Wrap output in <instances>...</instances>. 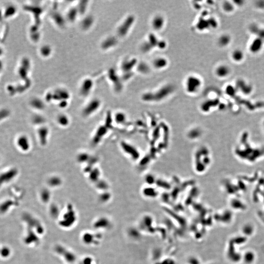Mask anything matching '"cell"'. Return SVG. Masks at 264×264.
<instances>
[{
    "instance_id": "27",
    "label": "cell",
    "mask_w": 264,
    "mask_h": 264,
    "mask_svg": "<svg viewBox=\"0 0 264 264\" xmlns=\"http://www.w3.org/2000/svg\"><path fill=\"white\" fill-rule=\"evenodd\" d=\"M255 6L258 9L264 10V1H258L255 2Z\"/></svg>"
},
{
    "instance_id": "20",
    "label": "cell",
    "mask_w": 264,
    "mask_h": 264,
    "mask_svg": "<svg viewBox=\"0 0 264 264\" xmlns=\"http://www.w3.org/2000/svg\"><path fill=\"white\" fill-rule=\"evenodd\" d=\"M78 9L76 8H73L70 9L67 14L68 20L71 22H74L76 19L77 14H78Z\"/></svg>"
},
{
    "instance_id": "23",
    "label": "cell",
    "mask_w": 264,
    "mask_h": 264,
    "mask_svg": "<svg viewBox=\"0 0 264 264\" xmlns=\"http://www.w3.org/2000/svg\"><path fill=\"white\" fill-rule=\"evenodd\" d=\"M49 184L53 186H57L60 185L62 183V180L59 178L55 177L52 178H50L49 179Z\"/></svg>"
},
{
    "instance_id": "25",
    "label": "cell",
    "mask_w": 264,
    "mask_h": 264,
    "mask_svg": "<svg viewBox=\"0 0 264 264\" xmlns=\"http://www.w3.org/2000/svg\"><path fill=\"white\" fill-rule=\"evenodd\" d=\"M90 173V179H91V180L95 182L99 179V176L100 175L99 170H94V171H92Z\"/></svg>"
},
{
    "instance_id": "3",
    "label": "cell",
    "mask_w": 264,
    "mask_h": 264,
    "mask_svg": "<svg viewBox=\"0 0 264 264\" xmlns=\"http://www.w3.org/2000/svg\"><path fill=\"white\" fill-rule=\"evenodd\" d=\"M134 20V16L133 15H130L126 18L117 28V32L118 36L120 37L125 36L133 26Z\"/></svg>"
},
{
    "instance_id": "10",
    "label": "cell",
    "mask_w": 264,
    "mask_h": 264,
    "mask_svg": "<svg viewBox=\"0 0 264 264\" xmlns=\"http://www.w3.org/2000/svg\"><path fill=\"white\" fill-rule=\"evenodd\" d=\"M250 31L255 37H259L264 40V27L260 26L256 24H251L250 27Z\"/></svg>"
},
{
    "instance_id": "11",
    "label": "cell",
    "mask_w": 264,
    "mask_h": 264,
    "mask_svg": "<svg viewBox=\"0 0 264 264\" xmlns=\"http://www.w3.org/2000/svg\"><path fill=\"white\" fill-rule=\"evenodd\" d=\"M231 57L233 61L236 63L242 62L245 59V54L241 49H234L231 55Z\"/></svg>"
},
{
    "instance_id": "14",
    "label": "cell",
    "mask_w": 264,
    "mask_h": 264,
    "mask_svg": "<svg viewBox=\"0 0 264 264\" xmlns=\"http://www.w3.org/2000/svg\"><path fill=\"white\" fill-rule=\"evenodd\" d=\"M117 41L114 37H109L104 41L101 47L104 49H108L112 48L117 44Z\"/></svg>"
},
{
    "instance_id": "15",
    "label": "cell",
    "mask_w": 264,
    "mask_h": 264,
    "mask_svg": "<svg viewBox=\"0 0 264 264\" xmlns=\"http://www.w3.org/2000/svg\"><path fill=\"white\" fill-rule=\"evenodd\" d=\"M231 41V36L227 34H224L220 37L218 43L221 47H225L230 44Z\"/></svg>"
},
{
    "instance_id": "8",
    "label": "cell",
    "mask_w": 264,
    "mask_h": 264,
    "mask_svg": "<svg viewBox=\"0 0 264 264\" xmlns=\"http://www.w3.org/2000/svg\"><path fill=\"white\" fill-rule=\"evenodd\" d=\"M231 73V69L224 64L220 65L216 69L215 74L220 78H224L228 77Z\"/></svg>"
},
{
    "instance_id": "12",
    "label": "cell",
    "mask_w": 264,
    "mask_h": 264,
    "mask_svg": "<svg viewBox=\"0 0 264 264\" xmlns=\"http://www.w3.org/2000/svg\"><path fill=\"white\" fill-rule=\"evenodd\" d=\"M107 132V128L106 127L101 126L97 130L96 134L94 135L93 142L95 144L99 143L101 139L106 134Z\"/></svg>"
},
{
    "instance_id": "2",
    "label": "cell",
    "mask_w": 264,
    "mask_h": 264,
    "mask_svg": "<svg viewBox=\"0 0 264 264\" xmlns=\"http://www.w3.org/2000/svg\"><path fill=\"white\" fill-rule=\"evenodd\" d=\"M202 81L200 78L195 75L188 76L185 82V88L186 92L191 94H196L200 90Z\"/></svg>"
},
{
    "instance_id": "26",
    "label": "cell",
    "mask_w": 264,
    "mask_h": 264,
    "mask_svg": "<svg viewBox=\"0 0 264 264\" xmlns=\"http://www.w3.org/2000/svg\"><path fill=\"white\" fill-rule=\"evenodd\" d=\"M89 158V155L87 154H81L78 157V161L83 162L84 161H87Z\"/></svg>"
},
{
    "instance_id": "22",
    "label": "cell",
    "mask_w": 264,
    "mask_h": 264,
    "mask_svg": "<svg viewBox=\"0 0 264 264\" xmlns=\"http://www.w3.org/2000/svg\"><path fill=\"white\" fill-rule=\"evenodd\" d=\"M57 121L60 125L63 126H67L69 123L68 117L64 115H61L58 116Z\"/></svg>"
},
{
    "instance_id": "7",
    "label": "cell",
    "mask_w": 264,
    "mask_h": 264,
    "mask_svg": "<svg viewBox=\"0 0 264 264\" xmlns=\"http://www.w3.org/2000/svg\"><path fill=\"white\" fill-rule=\"evenodd\" d=\"M94 86V82L90 78H86L81 84L80 92L83 96H87L89 94Z\"/></svg>"
},
{
    "instance_id": "28",
    "label": "cell",
    "mask_w": 264,
    "mask_h": 264,
    "mask_svg": "<svg viewBox=\"0 0 264 264\" xmlns=\"http://www.w3.org/2000/svg\"><path fill=\"white\" fill-rule=\"evenodd\" d=\"M166 45V44L165 41H159L157 45V47L160 49H164L165 48Z\"/></svg>"
},
{
    "instance_id": "19",
    "label": "cell",
    "mask_w": 264,
    "mask_h": 264,
    "mask_svg": "<svg viewBox=\"0 0 264 264\" xmlns=\"http://www.w3.org/2000/svg\"><path fill=\"white\" fill-rule=\"evenodd\" d=\"M93 22H94V20H93L92 17H91V16L87 17L83 20V22H82V23H81L82 27L84 29H87L89 28L90 27L92 26V25H93Z\"/></svg>"
},
{
    "instance_id": "9",
    "label": "cell",
    "mask_w": 264,
    "mask_h": 264,
    "mask_svg": "<svg viewBox=\"0 0 264 264\" xmlns=\"http://www.w3.org/2000/svg\"><path fill=\"white\" fill-rule=\"evenodd\" d=\"M151 24L154 29L160 31L164 26L165 19L162 16L157 15L153 18Z\"/></svg>"
},
{
    "instance_id": "5",
    "label": "cell",
    "mask_w": 264,
    "mask_h": 264,
    "mask_svg": "<svg viewBox=\"0 0 264 264\" xmlns=\"http://www.w3.org/2000/svg\"><path fill=\"white\" fill-rule=\"evenodd\" d=\"M101 102L99 99H94L92 100L84 108L83 113L85 116H89L96 112L99 109Z\"/></svg>"
},
{
    "instance_id": "13",
    "label": "cell",
    "mask_w": 264,
    "mask_h": 264,
    "mask_svg": "<svg viewBox=\"0 0 264 264\" xmlns=\"http://www.w3.org/2000/svg\"><path fill=\"white\" fill-rule=\"evenodd\" d=\"M153 64L154 67L156 69L160 70L166 67L168 64V62L165 58L160 57L156 58Z\"/></svg>"
},
{
    "instance_id": "24",
    "label": "cell",
    "mask_w": 264,
    "mask_h": 264,
    "mask_svg": "<svg viewBox=\"0 0 264 264\" xmlns=\"http://www.w3.org/2000/svg\"><path fill=\"white\" fill-rule=\"evenodd\" d=\"M137 67L139 72L143 73H147L149 71V69L148 66L145 63H140L139 65L137 66Z\"/></svg>"
},
{
    "instance_id": "18",
    "label": "cell",
    "mask_w": 264,
    "mask_h": 264,
    "mask_svg": "<svg viewBox=\"0 0 264 264\" xmlns=\"http://www.w3.org/2000/svg\"><path fill=\"white\" fill-rule=\"evenodd\" d=\"M223 9L227 13H231L235 10V5L228 1H225L223 4Z\"/></svg>"
},
{
    "instance_id": "4",
    "label": "cell",
    "mask_w": 264,
    "mask_h": 264,
    "mask_svg": "<svg viewBox=\"0 0 264 264\" xmlns=\"http://www.w3.org/2000/svg\"><path fill=\"white\" fill-rule=\"evenodd\" d=\"M264 45V40L259 37H255L249 44V51L251 54H258L263 49Z\"/></svg>"
},
{
    "instance_id": "1",
    "label": "cell",
    "mask_w": 264,
    "mask_h": 264,
    "mask_svg": "<svg viewBox=\"0 0 264 264\" xmlns=\"http://www.w3.org/2000/svg\"><path fill=\"white\" fill-rule=\"evenodd\" d=\"M157 90L154 93H148L144 94L143 99L145 100L161 99L171 94L174 90V88L172 85H165Z\"/></svg>"
},
{
    "instance_id": "16",
    "label": "cell",
    "mask_w": 264,
    "mask_h": 264,
    "mask_svg": "<svg viewBox=\"0 0 264 264\" xmlns=\"http://www.w3.org/2000/svg\"><path fill=\"white\" fill-rule=\"evenodd\" d=\"M137 64V60L133 59L131 60L125 61L122 65V69L124 72H129L132 68L134 67Z\"/></svg>"
},
{
    "instance_id": "29",
    "label": "cell",
    "mask_w": 264,
    "mask_h": 264,
    "mask_svg": "<svg viewBox=\"0 0 264 264\" xmlns=\"http://www.w3.org/2000/svg\"><path fill=\"white\" fill-rule=\"evenodd\" d=\"M98 187H99L101 189H106V188L107 187V184L105 182H103V181H101L99 183V185H98Z\"/></svg>"
},
{
    "instance_id": "21",
    "label": "cell",
    "mask_w": 264,
    "mask_h": 264,
    "mask_svg": "<svg viewBox=\"0 0 264 264\" xmlns=\"http://www.w3.org/2000/svg\"><path fill=\"white\" fill-rule=\"evenodd\" d=\"M115 120L118 123H123L126 120L125 115L121 112H117L115 115Z\"/></svg>"
},
{
    "instance_id": "17",
    "label": "cell",
    "mask_w": 264,
    "mask_h": 264,
    "mask_svg": "<svg viewBox=\"0 0 264 264\" xmlns=\"http://www.w3.org/2000/svg\"><path fill=\"white\" fill-rule=\"evenodd\" d=\"M121 146L123 151L127 154H128L131 156H133V157H135L136 156L135 155V154L134 153V152H135L134 148H133V147L131 145L126 143L125 142H122V143H121Z\"/></svg>"
},
{
    "instance_id": "6",
    "label": "cell",
    "mask_w": 264,
    "mask_h": 264,
    "mask_svg": "<svg viewBox=\"0 0 264 264\" xmlns=\"http://www.w3.org/2000/svg\"><path fill=\"white\" fill-rule=\"evenodd\" d=\"M236 88L241 92L243 94H251L253 87L251 83L243 79H239L236 82Z\"/></svg>"
}]
</instances>
